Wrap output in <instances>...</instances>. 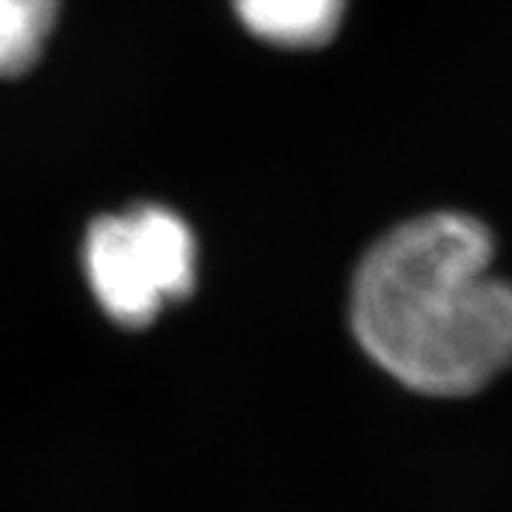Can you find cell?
Returning <instances> with one entry per match:
<instances>
[{
	"mask_svg": "<svg viewBox=\"0 0 512 512\" xmlns=\"http://www.w3.org/2000/svg\"><path fill=\"white\" fill-rule=\"evenodd\" d=\"M484 222L436 211L387 231L350 288L359 345L427 396L476 393L512 365V282L493 271Z\"/></svg>",
	"mask_w": 512,
	"mask_h": 512,
	"instance_id": "obj_1",
	"label": "cell"
},
{
	"mask_svg": "<svg viewBox=\"0 0 512 512\" xmlns=\"http://www.w3.org/2000/svg\"><path fill=\"white\" fill-rule=\"evenodd\" d=\"M83 271L97 305L128 330L148 328L197 285V237L165 205L103 214L83 239Z\"/></svg>",
	"mask_w": 512,
	"mask_h": 512,
	"instance_id": "obj_2",
	"label": "cell"
},
{
	"mask_svg": "<svg viewBox=\"0 0 512 512\" xmlns=\"http://www.w3.org/2000/svg\"><path fill=\"white\" fill-rule=\"evenodd\" d=\"M242 26L276 49L311 52L339 35L350 0H231Z\"/></svg>",
	"mask_w": 512,
	"mask_h": 512,
	"instance_id": "obj_3",
	"label": "cell"
},
{
	"mask_svg": "<svg viewBox=\"0 0 512 512\" xmlns=\"http://www.w3.org/2000/svg\"><path fill=\"white\" fill-rule=\"evenodd\" d=\"M60 0H0V77L35 63L52 32Z\"/></svg>",
	"mask_w": 512,
	"mask_h": 512,
	"instance_id": "obj_4",
	"label": "cell"
}]
</instances>
